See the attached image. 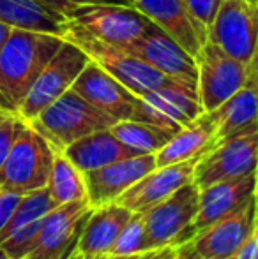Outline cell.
Instances as JSON below:
<instances>
[{"label": "cell", "mask_w": 258, "mask_h": 259, "mask_svg": "<svg viewBox=\"0 0 258 259\" xmlns=\"http://www.w3.org/2000/svg\"><path fill=\"white\" fill-rule=\"evenodd\" d=\"M62 41L60 35L13 28L0 50V109L18 113L28 90Z\"/></svg>", "instance_id": "obj_1"}, {"label": "cell", "mask_w": 258, "mask_h": 259, "mask_svg": "<svg viewBox=\"0 0 258 259\" xmlns=\"http://www.w3.org/2000/svg\"><path fill=\"white\" fill-rule=\"evenodd\" d=\"M115 122L117 120L69 89L28 123L52 145L53 150L62 152L80 138L110 129Z\"/></svg>", "instance_id": "obj_2"}, {"label": "cell", "mask_w": 258, "mask_h": 259, "mask_svg": "<svg viewBox=\"0 0 258 259\" xmlns=\"http://www.w3.org/2000/svg\"><path fill=\"white\" fill-rule=\"evenodd\" d=\"M55 150L30 125L23 129L0 166V191L30 194L48 185Z\"/></svg>", "instance_id": "obj_3"}, {"label": "cell", "mask_w": 258, "mask_h": 259, "mask_svg": "<svg viewBox=\"0 0 258 259\" xmlns=\"http://www.w3.org/2000/svg\"><path fill=\"white\" fill-rule=\"evenodd\" d=\"M64 39L78 45L92 62L110 72L114 78H117L124 87H128L134 96L141 97L152 90L173 83L168 76L156 71L154 67L143 62L140 57L128 52L126 48L117 45H108L99 39H94L90 35L83 34L75 28H67Z\"/></svg>", "instance_id": "obj_4"}, {"label": "cell", "mask_w": 258, "mask_h": 259, "mask_svg": "<svg viewBox=\"0 0 258 259\" xmlns=\"http://www.w3.org/2000/svg\"><path fill=\"white\" fill-rule=\"evenodd\" d=\"M200 206V189L193 182L143 211L149 250L180 245L195 238V219Z\"/></svg>", "instance_id": "obj_5"}, {"label": "cell", "mask_w": 258, "mask_h": 259, "mask_svg": "<svg viewBox=\"0 0 258 259\" xmlns=\"http://www.w3.org/2000/svg\"><path fill=\"white\" fill-rule=\"evenodd\" d=\"M67 28H75L108 45L128 46L147 32L152 21L133 6L97 4L72 7L64 14Z\"/></svg>", "instance_id": "obj_6"}, {"label": "cell", "mask_w": 258, "mask_h": 259, "mask_svg": "<svg viewBox=\"0 0 258 259\" xmlns=\"http://www.w3.org/2000/svg\"><path fill=\"white\" fill-rule=\"evenodd\" d=\"M89 62V55L78 45L64 39L60 48L41 71L32 89L28 90L27 97L18 109V115L25 122H32L43 109L48 108L53 101H57L71 89Z\"/></svg>", "instance_id": "obj_7"}, {"label": "cell", "mask_w": 258, "mask_h": 259, "mask_svg": "<svg viewBox=\"0 0 258 259\" xmlns=\"http://www.w3.org/2000/svg\"><path fill=\"white\" fill-rule=\"evenodd\" d=\"M258 159V125L216 143L200 157L193 173L198 189L217 182L235 180L255 173Z\"/></svg>", "instance_id": "obj_8"}, {"label": "cell", "mask_w": 258, "mask_h": 259, "mask_svg": "<svg viewBox=\"0 0 258 259\" xmlns=\"http://www.w3.org/2000/svg\"><path fill=\"white\" fill-rule=\"evenodd\" d=\"M92 208L89 199L53 208L43 219L34 245L25 259H71Z\"/></svg>", "instance_id": "obj_9"}, {"label": "cell", "mask_w": 258, "mask_h": 259, "mask_svg": "<svg viewBox=\"0 0 258 259\" xmlns=\"http://www.w3.org/2000/svg\"><path fill=\"white\" fill-rule=\"evenodd\" d=\"M258 37V6L248 0H223L207 28V41L248 65Z\"/></svg>", "instance_id": "obj_10"}, {"label": "cell", "mask_w": 258, "mask_h": 259, "mask_svg": "<svg viewBox=\"0 0 258 259\" xmlns=\"http://www.w3.org/2000/svg\"><path fill=\"white\" fill-rule=\"evenodd\" d=\"M198 99L203 111H214L248 81V65L205 41L198 57Z\"/></svg>", "instance_id": "obj_11"}, {"label": "cell", "mask_w": 258, "mask_h": 259, "mask_svg": "<svg viewBox=\"0 0 258 259\" xmlns=\"http://www.w3.org/2000/svg\"><path fill=\"white\" fill-rule=\"evenodd\" d=\"M122 48L140 57L151 67L163 72L173 81L198 89L196 58L191 57L184 48H180L158 25L151 23V27L141 37H138L128 46H122Z\"/></svg>", "instance_id": "obj_12"}, {"label": "cell", "mask_w": 258, "mask_h": 259, "mask_svg": "<svg viewBox=\"0 0 258 259\" xmlns=\"http://www.w3.org/2000/svg\"><path fill=\"white\" fill-rule=\"evenodd\" d=\"M138 99H140V108H138L140 122L156 123L173 131L186 127L203 113L198 99V89L177 81L159 87Z\"/></svg>", "instance_id": "obj_13"}, {"label": "cell", "mask_w": 258, "mask_h": 259, "mask_svg": "<svg viewBox=\"0 0 258 259\" xmlns=\"http://www.w3.org/2000/svg\"><path fill=\"white\" fill-rule=\"evenodd\" d=\"M92 106L114 120H138L140 99L117 78L90 60L71 87Z\"/></svg>", "instance_id": "obj_14"}, {"label": "cell", "mask_w": 258, "mask_h": 259, "mask_svg": "<svg viewBox=\"0 0 258 259\" xmlns=\"http://www.w3.org/2000/svg\"><path fill=\"white\" fill-rule=\"evenodd\" d=\"M255 229V196L235 210L202 229L191 240L200 259H232Z\"/></svg>", "instance_id": "obj_15"}, {"label": "cell", "mask_w": 258, "mask_h": 259, "mask_svg": "<svg viewBox=\"0 0 258 259\" xmlns=\"http://www.w3.org/2000/svg\"><path fill=\"white\" fill-rule=\"evenodd\" d=\"M55 206L46 187L25 194L9 224L0 231V249L11 259L27 257L35 242L43 219Z\"/></svg>", "instance_id": "obj_16"}, {"label": "cell", "mask_w": 258, "mask_h": 259, "mask_svg": "<svg viewBox=\"0 0 258 259\" xmlns=\"http://www.w3.org/2000/svg\"><path fill=\"white\" fill-rule=\"evenodd\" d=\"M154 167H158L156 154H143L128 157V159L112 162L99 169L83 173L87 185V198H89L90 205L99 206L104 203L117 201L119 196L124 194L129 187H133Z\"/></svg>", "instance_id": "obj_17"}, {"label": "cell", "mask_w": 258, "mask_h": 259, "mask_svg": "<svg viewBox=\"0 0 258 259\" xmlns=\"http://www.w3.org/2000/svg\"><path fill=\"white\" fill-rule=\"evenodd\" d=\"M198 160L200 157H193V159L182 160V162L154 167L133 187H129L124 194L119 196L117 203L129 208L133 213L134 211L143 213L145 210L173 194L177 189L193 182V173Z\"/></svg>", "instance_id": "obj_18"}, {"label": "cell", "mask_w": 258, "mask_h": 259, "mask_svg": "<svg viewBox=\"0 0 258 259\" xmlns=\"http://www.w3.org/2000/svg\"><path fill=\"white\" fill-rule=\"evenodd\" d=\"M131 6L158 25L191 57H198L207 32L191 16L184 0H131Z\"/></svg>", "instance_id": "obj_19"}, {"label": "cell", "mask_w": 258, "mask_h": 259, "mask_svg": "<svg viewBox=\"0 0 258 259\" xmlns=\"http://www.w3.org/2000/svg\"><path fill=\"white\" fill-rule=\"evenodd\" d=\"M255 196V173L200 189V206L195 219V236L219 219L234 213Z\"/></svg>", "instance_id": "obj_20"}, {"label": "cell", "mask_w": 258, "mask_h": 259, "mask_svg": "<svg viewBox=\"0 0 258 259\" xmlns=\"http://www.w3.org/2000/svg\"><path fill=\"white\" fill-rule=\"evenodd\" d=\"M133 211L117 201L94 206L76 245L78 259H96L108 254Z\"/></svg>", "instance_id": "obj_21"}, {"label": "cell", "mask_w": 258, "mask_h": 259, "mask_svg": "<svg viewBox=\"0 0 258 259\" xmlns=\"http://www.w3.org/2000/svg\"><path fill=\"white\" fill-rule=\"evenodd\" d=\"M62 154L82 173L99 169V167L108 166L112 162L138 155L134 150L126 147L110 129L96 131V133L80 138L67 148H64Z\"/></svg>", "instance_id": "obj_22"}, {"label": "cell", "mask_w": 258, "mask_h": 259, "mask_svg": "<svg viewBox=\"0 0 258 259\" xmlns=\"http://www.w3.org/2000/svg\"><path fill=\"white\" fill-rule=\"evenodd\" d=\"M216 145V122L210 111H203L186 127L179 129L175 136L156 154L158 166H168L182 160L202 157Z\"/></svg>", "instance_id": "obj_23"}, {"label": "cell", "mask_w": 258, "mask_h": 259, "mask_svg": "<svg viewBox=\"0 0 258 259\" xmlns=\"http://www.w3.org/2000/svg\"><path fill=\"white\" fill-rule=\"evenodd\" d=\"M0 21L13 28L46 32L64 37L67 18L41 0H0Z\"/></svg>", "instance_id": "obj_24"}, {"label": "cell", "mask_w": 258, "mask_h": 259, "mask_svg": "<svg viewBox=\"0 0 258 259\" xmlns=\"http://www.w3.org/2000/svg\"><path fill=\"white\" fill-rule=\"evenodd\" d=\"M216 122V143L258 125V83L248 79L241 90L210 111Z\"/></svg>", "instance_id": "obj_25"}, {"label": "cell", "mask_w": 258, "mask_h": 259, "mask_svg": "<svg viewBox=\"0 0 258 259\" xmlns=\"http://www.w3.org/2000/svg\"><path fill=\"white\" fill-rule=\"evenodd\" d=\"M110 131L138 155L158 154L177 133L168 127L140 122V120H121L115 122Z\"/></svg>", "instance_id": "obj_26"}, {"label": "cell", "mask_w": 258, "mask_h": 259, "mask_svg": "<svg viewBox=\"0 0 258 259\" xmlns=\"http://www.w3.org/2000/svg\"><path fill=\"white\" fill-rule=\"evenodd\" d=\"M46 189H48L50 198L53 199L57 206L89 199L87 198V185L83 173L62 152H55V159H53L52 173H50Z\"/></svg>", "instance_id": "obj_27"}, {"label": "cell", "mask_w": 258, "mask_h": 259, "mask_svg": "<svg viewBox=\"0 0 258 259\" xmlns=\"http://www.w3.org/2000/svg\"><path fill=\"white\" fill-rule=\"evenodd\" d=\"M151 252L147 247V233H145L143 213L134 211L131 219L126 222L122 231L119 233L117 240L110 247L108 254L112 256H134V254Z\"/></svg>", "instance_id": "obj_28"}, {"label": "cell", "mask_w": 258, "mask_h": 259, "mask_svg": "<svg viewBox=\"0 0 258 259\" xmlns=\"http://www.w3.org/2000/svg\"><path fill=\"white\" fill-rule=\"evenodd\" d=\"M28 122H25L18 113L13 111H4L0 109V166L9 155L13 145L23 133Z\"/></svg>", "instance_id": "obj_29"}, {"label": "cell", "mask_w": 258, "mask_h": 259, "mask_svg": "<svg viewBox=\"0 0 258 259\" xmlns=\"http://www.w3.org/2000/svg\"><path fill=\"white\" fill-rule=\"evenodd\" d=\"M184 2L190 9L191 16L196 20V23L207 32L223 0H184Z\"/></svg>", "instance_id": "obj_30"}, {"label": "cell", "mask_w": 258, "mask_h": 259, "mask_svg": "<svg viewBox=\"0 0 258 259\" xmlns=\"http://www.w3.org/2000/svg\"><path fill=\"white\" fill-rule=\"evenodd\" d=\"M46 6L65 14L72 7L80 6H97V4H115V6H131V0H41Z\"/></svg>", "instance_id": "obj_31"}, {"label": "cell", "mask_w": 258, "mask_h": 259, "mask_svg": "<svg viewBox=\"0 0 258 259\" xmlns=\"http://www.w3.org/2000/svg\"><path fill=\"white\" fill-rule=\"evenodd\" d=\"M21 194H14V192L0 191V231L9 224L11 217L14 215L18 205H20Z\"/></svg>", "instance_id": "obj_32"}, {"label": "cell", "mask_w": 258, "mask_h": 259, "mask_svg": "<svg viewBox=\"0 0 258 259\" xmlns=\"http://www.w3.org/2000/svg\"><path fill=\"white\" fill-rule=\"evenodd\" d=\"M182 245V243H180ZM180 245H170V247H163V249L158 250H151L147 252L141 259H175L177 254H179Z\"/></svg>", "instance_id": "obj_33"}, {"label": "cell", "mask_w": 258, "mask_h": 259, "mask_svg": "<svg viewBox=\"0 0 258 259\" xmlns=\"http://www.w3.org/2000/svg\"><path fill=\"white\" fill-rule=\"evenodd\" d=\"M248 79L258 83V37H256L255 50H253V55H251V60H249V64H248Z\"/></svg>", "instance_id": "obj_34"}, {"label": "cell", "mask_w": 258, "mask_h": 259, "mask_svg": "<svg viewBox=\"0 0 258 259\" xmlns=\"http://www.w3.org/2000/svg\"><path fill=\"white\" fill-rule=\"evenodd\" d=\"M175 259H200L198 254L195 252L193 245H191V240H190V242H186V243H182V245H180L179 254H177Z\"/></svg>", "instance_id": "obj_35"}, {"label": "cell", "mask_w": 258, "mask_h": 259, "mask_svg": "<svg viewBox=\"0 0 258 259\" xmlns=\"http://www.w3.org/2000/svg\"><path fill=\"white\" fill-rule=\"evenodd\" d=\"M11 32H13V27L4 23V21H0V50H2V46L6 45V41L9 39Z\"/></svg>", "instance_id": "obj_36"}, {"label": "cell", "mask_w": 258, "mask_h": 259, "mask_svg": "<svg viewBox=\"0 0 258 259\" xmlns=\"http://www.w3.org/2000/svg\"><path fill=\"white\" fill-rule=\"evenodd\" d=\"M255 222H258V159L255 167Z\"/></svg>", "instance_id": "obj_37"}, {"label": "cell", "mask_w": 258, "mask_h": 259, "mask_svg": "<svg viewBox=\"0 0 258 259\" xmlns=\"http://www.w3.org/2000/svg\"><path fill=\"white\" fill-rule=\"evenodd\" d=\"M147 254V252H145ZM145 254H134V256H112V254H104V256H99L96 259H141Z\"/></svg>", "instance_id": "obj_38"}, {"label": "cell", "mask_w": 258, "mask_h": 259, "mask_svg": "<svg viewBox=\"0 0 258 259\" xmlns=\"http://www.w3.org/2000/svg\"><path fill=\"white\" fill-rule=\"evenodd\" d=\"M0 259H11L9 256H7V254L6 252H4V250L2 249H0Z\"/></svg>", "instance_id": "obj_39"}, {"label": "cell", "mask_w": 258, "mask_h": 259, "mask_svg": "<svg viewBox=\"0 0 258 259\" xmlns=\"http://www.w3.org/2000/svg\"><path fill=\"white\" fill-rule=\"evenodd\" d=\"M248 2H253V4H256V6H258V0H248Z\"/></svg>", "instance_id": "obj_40"}, {"label": "cell", "mask_w": 258, "mask_h": 259, "mask_svg": "<svg viewBox=\"0 0 258 259\" xmlns=\"http://www.w3.org/2000/svg\"><path fill=\"white\" fill-rule=\"evenodd\" d=\"M71 259H78V256H76V254H75V256H72Z\"/></svg>", "instance_id": "obj_41"}]
</instances>
